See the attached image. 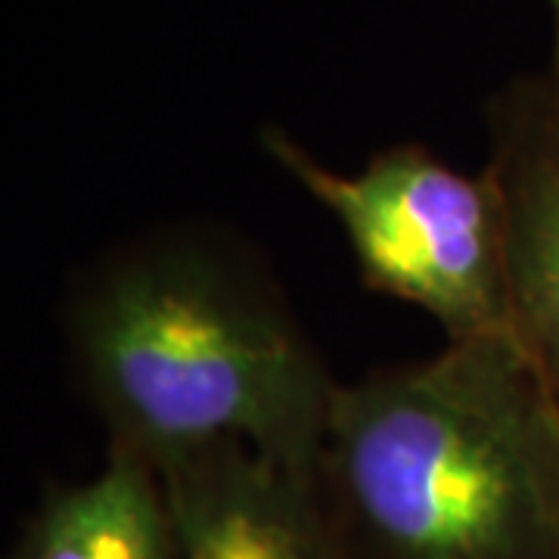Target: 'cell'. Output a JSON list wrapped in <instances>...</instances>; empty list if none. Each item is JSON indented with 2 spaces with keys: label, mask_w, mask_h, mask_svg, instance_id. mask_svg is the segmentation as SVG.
Here are the masks:
<instances>
[{
  "label": "cell",
  "mask_w": 559,
  "mask_h": 559,
  "mask_svg": "<svg viewBox=\"0 0 559 559\" xmlns=\"http://www.w3.org/2000/svg\"><path fill=\"white\" fill-rule=\"evenodd\" d=\"M308 479L336 559H559V414L510 336L340 385Z\"/></svg>",
  "instance_id": "7a4b0ae2"
},
{
  "label": "cell",
  "mask_w": 559,
  "mask_h": 559,
  "mask_svg": "<svg viewBox=\"0 0 559 559\" xmlns=\"http://www.w3.org/2000/svg\"><path fill=\"white\" fill-rule=\"evenodd\" d=\"M498 190L510 340L559 414V69L516 75L485 100Z\"/></svg>",
  "instance_id": "277c9868"
},
{
  "label": "cell",
  "mask_w": 559,
  "mask_h": 559,
  "mask_svg": "<svg viewBox=\"0 0 559 559\" xmlns=\"http://www.w3.org/2000/svg\"><path fill=\"white\" fill-rule=\"evenodd\" d=\"M547 7H550V16H554V60H550V66L559 69V0H547Z\"/></svg>",
  "instance_id": "52a82bcc"
},
{
  "label": "cell",
  "mask_w": 559,
  "mask_h": 559,
  "mask_svg": "<svg viewBox=\"0 0 559 559\" xmlns=\"http://www.w3.org/2000/svg\"><path fill=\"white\" fill-rule=\"evenodd\" d=\"M66 348L109 451L159 473L242 444L308 476L342 385L267 261L200 224L146 230L94 261L66 301Z\"/></svg>",
  "instance_id": "6da1fadb"
},
{
  "label": "cell",
  "mask_w": 559,
  "mask_h": 559,
  "mask_svg": "<svg viewBox=\"0 0 559 559\" xmlns=\"http://www.w3.org/2000/svg\"><path fill=\"white\" fill-rule=\"evenodd\" d=\"M180 559H336L311 479L242 444H221L159 473Z\"/></svg>",
  "instance_id": "5b68a950"
},
{
  "label": "cell",
  "mask_w": 559,
  "mask_h": 559,
  "mask_svg": "<svg viewBox=\"0 0 559 559\" xmlns=\"http://www.w3.org/2000/svg\"><path fill=\"white\" fill-rule=\"evenodd\" d=\"M10 559H180L159 469L109 451L97 479L40 500Z\"/></svg>",
  "instance_id": "8992f818"
},
{
  "label": "cell",
  "mask_w": 559,
  "mask_h": 559,
  "mask_svg": "<svg viewBox=\"0 0 559 559\" xmlns=\"http://www.w3.org/2000/svg\"><path fill=\"white\" fill-rule=\"evenodd\" d=\"M267 156L342 224L360 283L436 318L448 342L510 336L498 190L463 175L423 143L380 150L358 175L323 168L280 128Z\"/></svg>",
  "instance_id": "3957f363"
}]
</instances>
